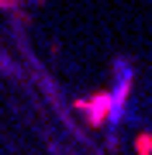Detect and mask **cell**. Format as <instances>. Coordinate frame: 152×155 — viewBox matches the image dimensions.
<instances>
[{
  "instance_id": "2",
  "label": "cell",
  "mask_w": 152,
  "mask_h": 155,
  "mask_svg": "<svg viewBox=\"0 0 152 155\" xmlns=\"http://www.w3.org/2000/svg\"><path fill=\"white\" fill-rule=\"evenodd\" d=\"M135 148H138V152H152V134H149V131H142V134H138Z\"/></svg>"
},
{
  "instance_id": "1",
  "label": "cell",
  "mask_w": 152,
  "mask_h": 155,
  "mask_svg": "<svg viewBox=\"0 0 152 155\" xmlns=\"http://www.w3.org/2000/svg\"><path fill=\"white\" fill-rule=\"evenodd\" d=\"M73 110L83 114V121L90 127H104L107 117H111V90H97L90 97H79L73 104Z\"/></svg>"
},
{
  "instance_id": "3",
  "label": "cell",
  "mask_w": 152,
  "mask_h": 155,
  "mask_svg": "<svg viewBox=\"0 0 152 155\" xmlns=\"http://www.w3.org/2000/svg\"><path fill=\"white\" fill-rule=\"evenodd\" d=\"M138 155H149V152H138Z\"/></svg>"
}]
</instances>
